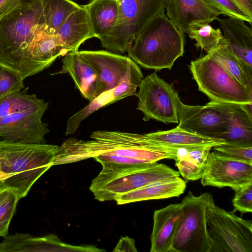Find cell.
Returning a JSON list of instances; mask_svg holds the SVG:
<instances>
[{
    "label": "cell",
    "mask_w": 252,
    "mask_h": 252,
    "mask_svg": "<svg viewBox=\"0 0 252 252\" xmlns=\"http://www.w3.org/2000/svg\"><path fill=\"white\" fill-rule=\"evenodd\" d=\"M45 29L41 0L19 6L0 19V63L17 72L24 79L43 69L32 59L29 47Z\"/></svg>",
    "instance_id": "obj_1"
},
{
    "label": "cell",
    "mask_w": 252,
    "mask_h": 252,
    "mask_svg": "<svg viewBox=\"0 0 252 252\" xmlns=\"http://www.w3.org/2000/svg\"><path fill=\"white\" fill-rule=\"evenodd\" d=\"M60 146L22 144L0 140V186L26 197L33 184L49 168Z\"/></svg>",
    "instance_id": "obj_2"
},
{
    "label": "cell",
    "mask_w": 252,
    "mask_h": 252,
    "mask_svg": "<svg viewBox=\"0 0 252 252\" xmlns=\"http://www.w3.org/2000/svg\"><path fill=\"white\" fill-rule=\"evenodd\" d=\"M164 11L144 27L127 51L128 57L143 67L171 69L184 53V33L175 28Z\"/></svg>",
    "instance_id": "obj_3"
},
{
    "label": "cell",
    "mask_w": 252,
    "mask_h": 252,
    "mask_svg": "<svg viewBox=\"0 0 252 252\" xmlns=\"http://www.w3.org/2000/svg\"><path fill=\"white\" fill-rule=\"evenodd\" d=\"M102 168L89 188L101 202L114 200L121 194L149 184L180 177L178 171L167 165L154 163L123 164L102 162Z\"/></svg>",
    "instance_id": "obj_4"
},
{
    "label": "cell",
    "mask_w": 252,
    "mask_h": 252,
    "mask_svg": "<svg viewBox=\"0 0 252 252\" xmlns=\"http://www.w3.org/2000/svg\"><path fill=\"white\" fill-rule=\"evenodd\" d=\"M166 0H118V16L110 32L99 39L116 54L127 52L137 35L157 15L164 11Z\"/></svg>",
    "instance_id": "obj_5"
},
{
    "label": "cell",
    "mask_w": 252,
    "mask_h": 252,
    "mask_svg": "<svg viewBox=\"0 0 252 252\" xmlns=\"http://www.w3.org/2000/svg\"><path fill=\"white\" fill-rule=\"evenodd\" d=\"M198 90L211 101L252 104V89L231 76L210 53L192 61L189 65Z\"/></svg>",
    "instance_id": "obj_6"
},
{
    "label": "cell",
    "mask_w": 252,
    "mask_h": 252,
    "mask_svg": "<svg viewBox=\"0 0 252 252\" xmlns=\"http://www.w3.org/2000/svg\"><path fill=\"white\" fill-rule=\"evenodd\" d=\"M235 211L217 206L212 196L206 213L210 252H252V223Z\"/></svg>",
    "instance_id": "obj_7"
},
{
    "label": "cell",
    "mask_w": 252,
    "mask_h": 252,
    "mask_svg": "<svg viewBox=\"0 0 252 252\" xmlns=\"http://www.w3.org/2000/svg\"><path fill=\"white\" fill-rule=\"evenodd\" d=\"M212 195L189 191L181 204L182 212L170 252H210L206 213Z\"/></svg>",
    "instance_id": "obj_8"
},
{
    "label": "cell",
    "mask_w": 252,
    "mask_h": 252,
    "mask_svg": "<svg viewBox=\"0 0 252 252\" xmlns=\"http://www.w3.org/2000/svg\"><path fill=\"white\" fill-rule=\"evenodd\" d=\"M49 103L38 98L35 94L17 110L0 118V138L9 143L45 144L48 125L42 117Z\"/></svg>",
    "instance_id": "obj_9"
},
{
    "label": "cell",
    "mask_w": 252,
    "mask_h": 252,
    "mask_svg": "<svg viewBox=\"0 0 252 252\" xmlns=\"http://www.w3.org/2000/svg\"><path fill=\"white\" fill-rule=\"evenodd\" d=\"M135 94L138 98L137 109L143 113L144 121L179 123L176 103L179 95L171 85L154 72L143 78Z\"/></svg>",
    "instance_id": "obj_10"
},
{
    "label": "cell",
    "mask_w": 252,
    "mask_h": 252,
    "mask_svg": "<svg viewBox=\"0 0 252 252\" xmlns=\"http://www.w3.org/2000/svg\"><path fill=\"white\" fill-rule=\"evenodd\" d=\"M176 103L179 127L200 135L222 139L228 121L220 109L209 102L204 106L185 104L179 97Z\"/></svg>",
    "instance_id": "obj_11"
},
{
    "label": "cell",
    "mask_w": 252,
    "mask_h": 252,
    "mask_svg": "<svg viewBox=\"0 0 252 252\" xmlns=\"http://www.w3.org/2000/svg\"><path fill=\"white\" fill-rule=\"evenodd\" d=\"M203 186L232 189L252 183V163L210 152L206 170L201 178Z\"/></svg>",
    "instance_id": "obj_12"
},
{
    "label": "cell",
    "mask_w": 252,
    "mask_h": 252,
    "mask_svg": "<svg viewBox=\"0 0 252 252\" xmlns=\"http://www.w3.org/2000/svg\"><path fill=\"white\" fill-rule=\"evenodd\" d=\"M143 78L139 67L134 62L125 79L118 86L100 94L68 119L65 135L73 134L83 120L99 109L126 97L135 95Z\"/></svg>",
    "instance_id": "obj_13"
},
{
    "label": "cell",
    "mask_w": 252,
    "mask_h": 252,
    "mask_svg": "<svg viewBox=\"0 0 252 252\" xmlns=\"http://www.w3.org/2000/svg\"><path fill=\"white\" fill-rule=\"evenodd\" d=\"M95 246L73 245L63 242L53 234L36 237L29 233L7 235L0 243V252H103Z\"/></svg>",
    "instance_id": "obj_14"
},
{
    "label": "cell",
    "mask_w": 252,
    "mask_h": 252,
    "mask_svg": "<svg viewBox=\"0 0 252 252\" xmlns=\"http://www.w3.org/2000/svg\"><path fill=\"white\" fill-rule=\"evenodd\" d=\"M92 67L102 83L103 92L118 86L134 61L129 57L108 51H78Z\"/></svg>",
    "instance_id": "obj_15"
},
{
    "label": "cell",
    "mask_w": 252,
    "mask_h": 252,
    "mask_svg": "<svg viewBox=\"0 0 252 252\" xmlns=\"http://www.w3.org/2000/svg\"><path fill=\"white\" fill-rule=\"evenodd\" d=\"M166 15L180 32L200 24H209L220 13L203 0H166Z\"/></svg>",
    "instance_id": "obj_16"
},
{
    "label": "cell",
    "mask_w": 252,
    "mask_h": 252,
    "mask_svg": "<svg viewBox=\"0 0 252 252\" xmlns=\"http://www.w3.org/2000/svg\"><path fill=\"white\" fill-rule=\"evenodd\" d=\"M227 120L226 132L221 139L227 143L252 145V104L221 103L210 101Z\"/></svg>",
    "instance_id": "obj_17"
},
{
    "label": "cell",
    "mask_w": 252,
    "mask_h": 252,
    "mask_svg": "<svg viewBox=\"0 0 252 252\" xmlns=\"http://www.w3.org/2000/svg\"><path fill=\"white\" fill-rule=\"evenodd\" d=\"M63 71L74 81L82 95L89 101L103 92L101 82L78 51L69 52L62 59Z\"/></svg>",
    "instance_id": "obj_18"
},
{
    "label": "cell",
    "mask_w": 252,
    "mask_h": 252,
    "mask_svg": "<svg viewBox=\"0 0 252 252\" xmlns=\"http://www.w3.org/2000/svg\"><path fill=\"white\" fill-rule=\"evenodd\" d=\"M182 212L180 203L156 210L153 215L151 252H170Z\"/></svg>",
    "instance_id": "obj_19"
},
{
    "label": "cell",
    "mask_w": 252,
    "mask_h": 252,
    "mask_svg": "<svg viewBox=\"0 0 252 252\" xmlns=\"http://www.w3.org/2000/svg\"><path fill=\"white\" fill-rule=\"evenodd\" d=\"M226 46L237 57L252 67V29L244 20L228 17L217 18Z\"/></svg>",
    "instance_id": "obj_20"
},
{
    "label": "cell",
    "mask_w": 252,
    "mask_h": 252,
    "mask_svg": "<svg viewBox=\"0 0 252 252\" xmlns=\"http://www.w3.org/2000/svg\"><path fill=\"white\" fill-rule=\"evenodd\" d=\"M57 35L67 53L78 51L84 42L95 37L85 5L69 16Z\"/></svg>",
    "instance_id": "obj_21"
},
{
    "label": "cell",
    "mask_w": 252,
    "mask_h": 252,
    "mask_svg": "<svg viewBox=\"0 0 252 252\" xmlns=\"http://www.w3.org/2000/svg\"><path fill=\"white\" fill-rule=\"evenodd\" d=\"M148 139L165 149L175 150L197 147H214L226 143L223 140L193 133L178 126L171 130L145 134Z\"/></svg>",
    "instance_id": "obj_22"
},
{
    "label": "cell",
    "mask_w": 252,
    "mask_h": 252,
    "mask_svg": "<svg viewBox=\"0 0 252 252\" xmlns=\"http://www.w3.org/2000/svg\"><path fill=\"white\" fill-rule=\"evenodd\" d=\"M186 182L180 177L152 183L132 191L117 196V204L178 197L186 188Z\"/></svg>",
    "instance_id": "obj_23"
},
{
    "label": "cell",
    "mask_w": 252,
    "mask_h": 252,
    "mask_svg": "<svg viewBox=\"0 0 252 252\" xmlns=\"http://www.w3.org/2000/svg\"><path fill=\"white\" fill-rule=\"evenodd\" d=\"M212 148L206 146L180 149L175 160L180 175L188 181L201 179L206 170Z\"/></svg>",
    "instance_id": "obj_24"
},
{
    "label": "cell",
    "mask_w": 252,
    "mask_h": 252,
    "mask_svg": "<svg viewBox=\"0 0 252 252\" xmlns=\"http://www.w3.org/2000/svg\"><path fill=\"white\" fill-rule=\"evenodd\" d=\"M29 53L33 61L44 70L67 52L57 35L49 34L44 29L32 40Z\"/></svg>",
    "instance_id": "obj_25"
},
{
    "label": "cell",
    "mask_w": 252,
    "mask_h": 252,
    "mask_svg": "<svg viewBox=\"0 0 252 252\" xmlns=\"http://www.w3.org/2000/svg\"><path fill=\"white\" fill-rule=\"evenodd\" d=\"M95 35L99 39L115 25L118 16V0H92L85 5Z\"/></svg>",
    "instance_id": "obj_26"
},
{
    "label": "cell",
    "mask_w": 252,
    "mask_h": 252,
    "mask_svg": "<svg viewBox=\"0 0 252 252\" xmlns=\"http://www.w3.org/2000/svg\"><path fill=\"white\" fill-rule=\"evenodd\" d=\"M210 53L239 83L252 88V67L242 62L229 50L224 38L219 46Z\"/></svg>",
    "instance_id": "obj_27"
},
{
    "label": "cell",
    "mask_w": 252,
    "mask_h": 252,
    "mask_svg": "<svg viewBox=\"0 0 252 252\" xmlns=\"http://www.w3.org/2000/svg\"><path fill=\"white\" fill-rule=\"evenodd\" d=\"M45 30L57 35L69 16L80 5L71 0H41Z\"/></svg>",
    "instance_id": "obj_28"
},
{
    "label": "cell",
    "mask_w": 252,
    "mask_h": 252,
    "mask_svg": "<svg viewBox=\"0 0 252 252\" xmlns=\"http://www.w3.org/2000/svg\"><path fill=\"white\" fill-rule=\"evenodd\" d=\"M187 33L191 39L195 41L196 48H200L207 53L216 49L223 39L220 29H215L209 24L192 27Z\"/></svg>",
    "instance_id": "obj_29"
},
{
    "label": "cell",
    "mask_w": 252,
    "mask_h": 252,
    "mask_svg": "<svg viewBox=\"0 0 252 252\" xmlns=\"http://www.w3.org/2000/svg\"><path fill=\"white\" fill-rule=\"evenodd\" d=\"M24 80L17 72L0 63V100L24 89Z\"/></svg>",
    "instance_id": "obj_30"
},
{
    "label": "cell",
    "mask_w": 252,
    "mask_h": 252,
    "mask_svg": "<svg viewBox=\"0 0 252 252\" xmlns=\"http://www.w3.org/2000/svg\"><path fill=\"white\" fill-rule=\"evenodd\" d=\"M212 148L227 157L252 163V145L226 142Z\"/></svg>",
    "instance_id": "obj_31"
},
{
    "label": "cell",
    "mask_w": 252,
    "mask_h": 252,
    "mask_svg": "<svg viewBox=\"0 0 252 252\" xmlns=\"http://www.w3.org/2000/svg\"><path fill=\"white\" fill-rule=\"evenodd\" d=\"M19 200L16 192L11 189L7 198L0 205V237L7 235L10 222Z\"/></svg>",
    "instance_id": "obj_32"
},
{
    "label": "cell",
    "mask_w": 252,
    "mask_h": 252,
    "mask_svg": "<svg viewBox=\"0 0 252 252\" xmlns=\"http://www.w3.org/2000/svg\"><path fill=\"white\" fill-rule=\"evenodd\" d=\"M208 5L216 9L220 14L238 18L247 22L250 25L252 17L233 0H203Z\"/></svg>",
    "instance_id": "obj_33"
},
{
    "label": "cell",
    "mask_w": 252,
    "mask_h": 252,
    "mask_svg": "<svg viewBox=\"0 0 252 252\" xmlns=\"http://www.w3.org/2000/svg\"><path fill=\"white\" fill-rule=\"evenodd\" d=\"M234 196L232 200L234 210L242 214L252 212V183L234 188Z\"/></svg>",
    "instance_id": "obj_34"
},
{
    "label": "cell",
    "mask_w": 252,
    "mask_h": 252,
    "mask_svg": "<svg viewBox=\"0 0 252 252\" xmlns=\"http://www.w3.org/2000/svg\"><path fill=\"white\" fill-rule=\"evenodd\" d=\"M113 252H137L135 241L128 236L121 237Z\"/></svg>",
    "instance_id": "obj_35"
},
{
    "label": "cell",
    "mask_w": 252,
    "mask_h": 252,
    "mask_svg": "<svg viewBox=\"0 0 252 252\" xmlns=\"http://www.w3.org/2000/svg\"><path fill=\"white\" fill-rule=\"evenodd\" d=\"M17 7L15 0H0V19Z\"/></svg>",
    "instance_id": "obj_36"
},
{
    "label": "cell",
    "mask_w": 252,
    "mask_h": 252,
    "mask_svg": "<svg viewBox=\"0 0 252 252\" xmlns=\"http://www.w3.org/2000/svg\"><path fill=\"white\" fill-rule=\"evenodd\" d=\"M252 17V0H233Z\"/></svg>",
    "instance_id": "obj_37"
},
{
    "label": "cell",
    "mask_w": 252,
    "mask_h": 252,
    "mask_svg": "<svg viewBox=\"0 0 252 252\" xmlns=\"http://www.w3.org/2000/svg\"><path fill=\"white\" fill-rule=\"evenodd\" d=\"M11 189L8 188L0 186V205L7 198Z\"/></svg>",
    "instance_id": "obj_38"
},
{
    "label": "cell",
    "mask_w": 252,
    "mask_h": 252,
    "mask_svg": "<svg viewBox=\"0 0 252 252\" xmlns=\"http://www.w3.org/2000/svg\"><path fill=\"white\" fill-rule=\"evenodd\" d=\"M18 7L32 4L38 0H15Z\"/></svg>",
    "instance_id": "obj_39"
}]
</instances>
